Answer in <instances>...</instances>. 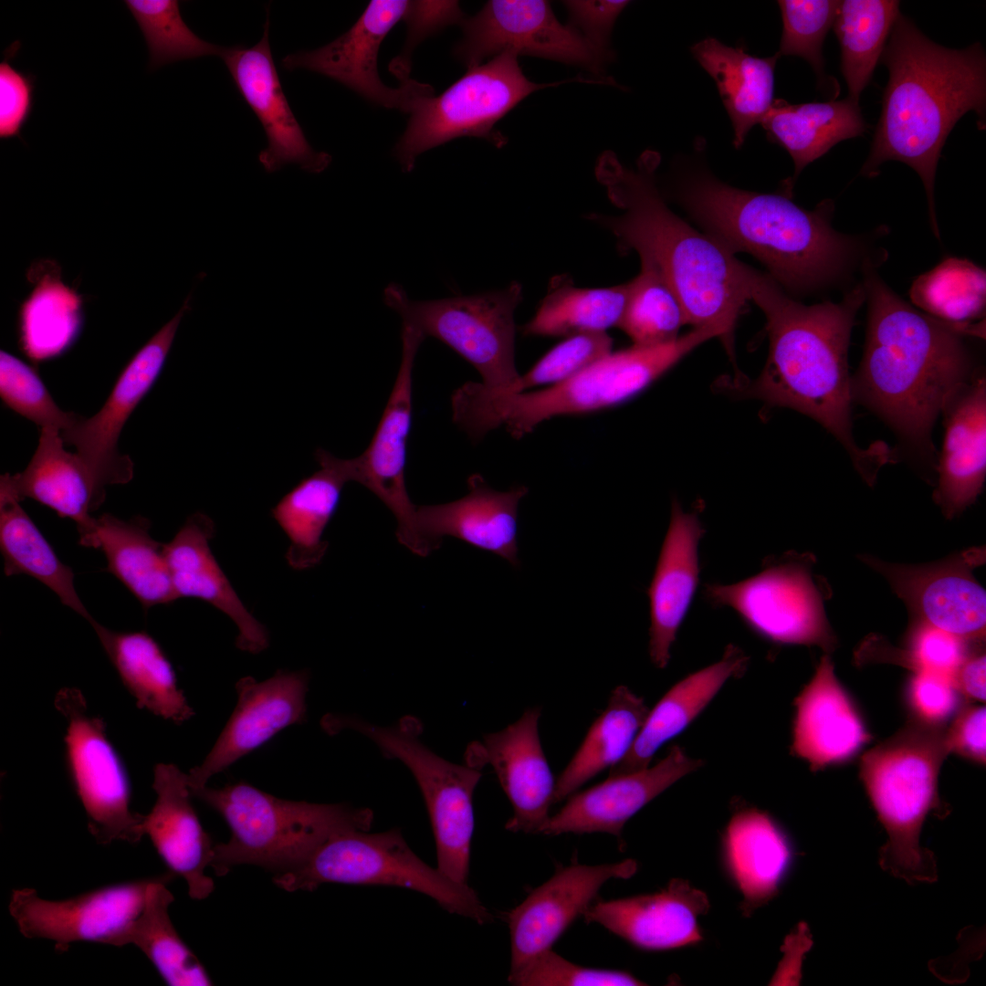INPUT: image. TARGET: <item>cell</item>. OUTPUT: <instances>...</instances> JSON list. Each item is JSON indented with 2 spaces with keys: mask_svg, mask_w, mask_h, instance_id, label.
<instances>
[{
  "mask_svg": "<svg viewBox=\"0 0 986 986\" xmlns=\"http://www.w3.org/2000/svg\"><path fill=\"white\" fill-rule=\"evenodd\" d=\"M750 296L763 311L770 346L766 364L753 381L720 379L717 386L771 406L791 408L819 423L844 447L866 483L893 459L884 443L860 447L852 433L848 348L857 311L865 301L862 283L841 301L805 305L768 274L744 264Z\"/></svg>",
  "mask_w": 986,
  "mask_h": 986,
  "instance_id": "1",
  "label": "cell"
},
{
  "mask_svg": "<svg viewBox=\"0 0 986 986\" xmlns=\"http://www.w3.org/2000/svg\"><path fill=\"white\" fill-rule=\"evenodd\" d=\"M867 303L863 357L851 377L853 402L879 415L913 452L933 461V425L975 374L964 335L917 309L862 264Z\"/></svg>",
  "mask_w": 986,
  "mask_h": 986,
  "instance_id": "2",
  "label": "cell"
},
{
  "mask_svg": "<svg viewBox=\"0 0 986 986\" xmlns=\"http://www.w3.org/2000/svg\"><path fill=\"white\" fill-rule=\"evenodd\" d=\"M659 162L656 152L645 151L635 167H627L613 152H604L596 177L622 213H593L587 218L616 237L621 253L635 250L651 262L677 295L686 324L715 330L733 359L734 330L750 300L744 263L667 206L656 185Z\"/></svg>",
  "mask_w": 986,
  "mask_h": 986,
  "instance_id": "3",
  "label": "cell"
},
{
  "mask_svg": "<svg viewBox=\"0 0 986 986\" xmlns=\"http://www.w3.org/2000/svg\"><path fill=\"white\" fill-rule=\"evenodd\" d=\"M880 62L888 70L882 110L870 153L860 174L874 177L887 161H899L919 175L928 199L932 231L939 238L934 184L942 148L957 121L978 115L985 129L986 55L977 42L963 49L928 38L900 14Z\"/></svg>",
  "mask_w": 986,
  "mask_h": 986,
  "instance_id": "4",
  "label": "cell"
},
{
  "mask_svg": "<svg viewBox=\"0 0 986 986\" xmlns=\"http://www.w3.org/2000/svg\"><path fill=\"white\" fill-rule=\"evenodd\" d=\"M678 200L707 235L733 255H752L789 295L835 282L855 257V240L832 226V200L807 210L787 193L739 189L706 172L683 181Z\"/></svg>",
  "mask_w": 986,
  "mask_h": 986,
  "instance_id": "5",
  "label": "cell"
},
{
  "mask_svg": "<svg viewBox=\"0 0 986 986\" xmlns=\"http://www.w3.org/2000/svg\"><path fill=\"white\" fill-rule=\"evenodd\" d=\"M715 337L711 329L694 328L666 344L612 351L575 376L537 391L494 392L468 382L452 394L453 421L473 440L499 426L520 438L552 417L591 413L627 401Z\"/></svg>",
  "mask_w": 986,
  "mask_h": 986,
  "instance_id": "6",
  "label": "cell"
},
{
  "mask_svg": "<svg viewBox=\"0 0 986 986\" xmlns=\"http://www.w3.org/2000/svg\"><path fill=\"white\" fill-rule=\"evenodd\" d=\"M949 753L943 728L912 720L861 759L860 779L887 834L880 866L908 884L938 878L935 856L919 837L927 815L942 810L938 780Z\"/></svg>",
  "mask_w": 986,
  "mask_h": 986,
  "instance_id": "7",
  "label": "cell"
},
{
  "mask_svg": "<svg viewBox=\"0 0 986 986\" xmlns=\"http://www.w3.org/2000/svg\"><path fill=\"white\" fill-rule=\"evenodd\" d=\"M191 792L218 813L231 832L226 843L214 846L211 867L218 876L240 865L286 871L333 834L369 831L373 820L368 808L280 799L246 782L205 785Z\"/></svg>",
  "mask_w": 986,
  "mask_h": 986,
  "instance_id": "8",
  "label": "cell"
},
{
  "mask_svg": "<svg viewBox=\"0 0 986 986\" xmlns=\"http://www.w3.org/2000/svg\"><path fill=\"white\" fill-rule=\"evenodd\" d=\"M288 892L313 891L325 883L404 887L428 896L446 911L478 924L493 920L468 884H460L420 859L399 829L347 830L320 844L299 865L273 877Z\"/></svg>",
  "mask_w": 986,
  "mask_h": 986,
  "instance_id": "9",
  "label": "cell"
},
{
  "mask_svg": "<svg viewBox=\"0 0 986 986\" xmlns=\"http://www.w3.org/2000/svg\"><path fill=\"white\" fill-rule=\"evenodd\" d=\"M327 732L345 729L371 740L384 754L404 764L417 782L429 814L436 848V868L460 884H467L474 832L473 794L481 778L478 768L450 762L419 739V724L404 718L392 726H377L352 715L329 714Z\"/></svg>",
  "mask_w": 986,
  "mask_h": 986,
  "instance_id": "10",
  "label": "cell"
},
{
  "mask_svg": "<svg viewBox=\"0 0 986 986\" xmlns=\"http://www.w3.org/2000/svg\"><path fill=\"white\" fill-rule=\"evenodd\" d=\"M522 298L517 281L498 290L430 300L410 299L397 283L383 290L384 304L400 316L402 325L447 345L476 368L485 388L495 392L510 390L520 375L514 313Z\"/></svg>",
  "mask_w": 986,
  "mask_h": 986,
  "instance_id": "11",
  "label": "cell"
},
{
  "mask_svg": "<svg viewBox=\"0 0 986 986\" xmlns=\"http://www.w3.org/2000/svg\"><path fill=\"white\" fill-rule=\"evenodd\" d=\"M559 83L530 80L519 65L518 56L510 52L467 68L440 95L418 101L395 145V157L409 173L418 155L458 137L484 138L501 147L506 139L494 129L496 123L530 94Z\"/></svg>",
  "mask_w": 986,
  "mask_h": 986,
  "instance_id": "12",
  "label": "cell"
},
{
  "mask_svg": "<svg viewBox=\"0 0 986 986\" xmlns=\"http://www.w3.org/2000/svg\"><path fill=\"white\" fill-rule=\"evenodd\" d=\"M55 707L67 721V765L89 833L100 844H138L144 836L143 814L131 809L129 778L102 719L89 711L84 696L75 687L61 688Z\"/></svg>",
  "mask_w": 986,
  "mask_h": 986,
  "instance_id": "13",
  "label": "cell"
},
{
  "mask_svg": "<svg viewBox=\"0 0 986 986\" xmlns=\"http://www.w3.org/2000/svg\"><path fill=\"white\" fill-rule=\"evenodd\" d=\"M705 597L732 608L756 635L777 645L834 649L822 593L806 561L787 557L733 584H708Z\"/></svg>",
  "mask_w": 986,
  "mask_h": 986,
  "instance_id": "14",
  "label": "cell"
},
{
  "mask_svg": "<svg viewBox=\"0 0 986 986\" xmlns=\"http://www.w3.org/2000/svg\"><path fill=\"white\" fill-rule=\"evenodd\" d=\"M402 357L398 373L380 422L368 447L357 457L341 459L349 482L372 492L393 513L400 544L425 557L433 549L416 526V505L408 495L404 469L412 425L413 369L417 351L425 339L418 330L402 325Z\"/></svg>",
  "mask_w": 986,
  "mask_h": 986,
  "instance_id": "15",
  "label": "cell"
},
{
  "mask_svg": "<svg viewBox=\"0 0 986 986\" xmlns=\"http://www.w3.org/2000/svg\"><path fill=\"white\" fill-rule=\"evenodd\" d=\"M155 878L106 886L61 900L40 897L34 888H17L12 891L8 908L24 937L50 940L58 951L79 941L123 947Z\"/></svg>",
  "mask_w": 986,
  "mask_h": 986,
  "instance_id": "16",
  "label": "cell"
},
{
  "mask_svg": "<svg viewBox=\"0 0 986 986\" xmlns=\"http://www.w3.org/2000/svg\"><path fill=\"white\" fill-rule=\"evenodd\" d=\"M456 57L467 68L503 52L575 65L599 73L608 58L570 25H562L543 0H491L460 24Z\"/></svg>",
  "mask_w": 986,
  "mask_h": 986,
  "instance_id": "17",
  "label": "cell"
},
{
  "mask_svg": "<svg viewBox=\"0 0 986 986\" xmlns=\"http://www.w3.org/2000/svg\"><path fill=\"white\" fill-rule=\"evenodd\" d=\"M190 295L175 316L132 357L116 381L103 406L93 416L80 418L61 432L73 446L98 485L129 483L133 463L118 448L121 432L139 403L158 379L166 362L179 324L190 309Z\"/></svg>",
  "mask_w": 986,
  "mask_h": 986,
  "instance_id": "18",
  "label": "cell"
},
{
  "mask_svg": "<svg viewBox=\"0 0 986 986\" xmlns=\"http://www.w3.org/2000/svg\"><path fill=\"white\" fill-rule=\"evenodd\" d=\"M408 3L371 1L347 32L320 48L288 55L281 65L288 70L304 68L325 75L376 105L410 114L421 99L434 95L433 88L411 79L397 88L388 87L377 68L381 43L403 18Z\"/></svg>",
  "mask_w": 986,
  "mask_h": 986,
  "instance_id": "19",
  "label": "cell"
},
{
  "mask_svg": "<svg viewBox=\"0 0 986 986\" xmlns=\"http://www.w3.org/2000/svg\"><path fill=\"white\" fill-rule=\"evenodd\" d=\"M981 551L921 565L892 563L864 556L865 563L884 576L894 593L922 622L969 642L985 637L986 593L972 575Z\"/></svg>",
  "mask_w": 986,
  "mask_h": 986,
  "instance_id": "20",
  "label": "cell"
},
{
  "mask_svg": "<svg viewBox=\"0 0 986 986\" xmlns=\"http://www.w3.org/2000/svg\"><path fill=\"white\" fill-rule=\"evenodd\" d=\"M309 674L279 669L267 679L244 677L236 684V705L204 760L187 773L191 791L257 750L282 729L302 723Z\"/></svg>",
  "mask_w": 986,
  "mask_h": 986,
  "instance_id": "21",
  "label": "cell"
},
{
  "mask_svg": "<svg viewBox=\"0 0 986 986\" xmlns=\"http://www.w3.org/2000/svg\"><path fill=\"white\" fill-rule=\"evenodd\" d=\"M636 871L637 863L633 859L596 865L575 864L557 871L533 889L507 916L511 951L509 976L551 949L593 903L604 883L613 878L627 879Z\"/></svg>",
  "mask_w": 986,
  "mask_h": 986,
  "instance_id": "22",
  "label": "cell"
},
{
  "mask_svg": "<svg viewBox=\"0 0 986 986\" xmlns=\"http://www.w3.org/2000/svg\"><path fill=\"white\" fill-rule=\"evenodd\" d=\"M268 29L267 19L263 36L255 46L225 47L221 58L265 131L267 145L258 154L265 170L274 173L293 163L308 173H320L332 158L310 146L290 109L272 58Z\"/></svg>",
  "mask_w": 986,
  "mask_h": 986,
  "instance_id": "23",
  "label": "cell"
},
{
  "mask_svg": "<svg viewBox=\"0 0 986 986\" xmlns=\"http://www.w3.org/2000/svg\"><path fill=\"white\" fill-rule=\"evenodd\" d=\"M540 708L527 709L500 731L484 735L469 749L468 764H489L494 769L512 807L506 829L540 833L550 817L555 783L539 737Z\"/></svg>",
  "mask_w": 986,
  "mask_h": 986,
  "instance_id": "24",
  "label": "cell"
},
{
  "mask_svg": "<svg viewBox=\"0 0 986 986\" xmlns=\"http://www.w3.org/2000/svg\"><path fill=\"white\" fill-rule=\"evenodd\" d=\"M703 763L702 760L689 757L683 748L674 745L653 767L609 776L595 786L572 794L557 813L550 815L540 834L607 833L620 837L625 823L633 815Z\"/></svg>",
  "mask_w": 986,
  "mask_h": 986,
  "instance_id": "25",
  "label": "cell"
},
{
  "mask_svg": "<svg viewBox=\"0 0 986 986\" xmlns=\"http://www.w3.org/2000/svg\"><path fill=\"white\" fill-rule=\"evenodd\" d=\"M708 909L704 892L672 879L656 893L593 903L582 917L637 948L666 950L700 941L698 919Z\"/></svg>",
  "mask_w": 986,
  "mask_h": 986,
  "instance_id": "26",
  "label": "cell"
},
{
  "mask_svg": "<svg viewBox=\"0 0 986 986\" xmlns=\"http://www.w3.org/2000/svg\"><path fill=\"white\" fill-rule=\"evenodd\" d=\"M467 494L456 500L416 506L419 533L434 551L450 536L519 567L518 510L528 488L498 491L479 474L467 478Z\"/></svg>",
  "mask_w": 986,
  "mask_h": 986,
  "instance_id": "27",
  "label": "cell"
},
{
  "mask_svg": "<svg viewBox=\"0 0 986 986\" xmlns=\"http://www.w3.org/2000/svg\"><path fill=\"white\" fill-rule=\"evenodd\" d=\"M155 802L143 814L142 831L171 873L181 876L193 899H205L214 890L205 869L211 866L214 846L192 804L187 773L173 763L154 768Z\"/></svg>",
  "mask_w": 986,
  "mask_h": 986,
  "instance_id": "28",
  "label": "cell"
},
{
  "mask_svg": "<svg viewBox=\"0 0 986 986\" xmlns=\"http://www.w3.org/2000/svg\"><path fill=\"white\" fill-rule=\"evenodd\" d=\"M792 753L813 771L855 757L870 740L864 722L823 656L794 700Z\"/></svg>",
  "mask_w": 986,
  "mask_h": 986,
  "instance_id": "29",
  "label": "cell"
},
{
  "mask_svg": "<svg viewBox=\"0 0 986 986\" xmlns=\"http://www.w3.org/2000/svg\"><path fill=\"white\" fill-rule=\"evenodd\" d=\"M215 524L204 513L189 516L173 539L164 544L173 585L179 598L205 601L236 624V646L257 654L269 645L266 627L246 609L218 564L210 547Z\"/></svg>",
  "mask_w": 986,
  "mask_h": 986,
  "instance_id": "30",
  "label": "cell"
},
{
  "mask_svg": "<svg viewBox=\"0 0 986 986\" xmlns=\"http://www.w3.org/2000/svg\"><path fill=\"white\" fill-rule=\"evenodd\" d=\"M938 464L937 504L952 518L972 504L986 476V381L974 374L947 402Z\"/></svg>",
  "mask_w": 986,
  "mask_h": 986,
  "instance_id": "31",
  "label": "cell"
},
{
  "mask_svg": "<svg viewBox=\"0 0 986 986\" xmlns=\"http://www.w3.org/2000/svg\"><path fill=\"white\" fill-rule=\"evenodd\" d=\"M703 529L694 513L672 504L671 519L647 590L650 608L649 655L665 668L677 633L688 611L698 581V542Z\"/></svg>",
  "mask_w": 986,
  "mask_h": 986,
  "instance_id": "32",
  "label": "cell"
},
{
  "mask_svg": "<svg viewBox=\"0 0 986 986\" xmlns=\"http://www.w3.org/2000/svg\"><path fill=\"white\" fill-rule=\"evenodd\" d=\"M64 445L60 430L41 428L27 467L15 475H2L0 488L19 501L32 498L60 518L72 519L79 532L89 525L91 513L102 505L106 491L78 454L68 452Z\"/></svg>",
  "mask_w": 986,
  "mask_h": 986,
  "instance_id": "33",
  "label": "cell"
},
{
  "mask_svg": "<svg viewBox=\"0 0 986 986\" xmlns=\"http://www.w3.org/2000/svg\"><path fill=\"white\" fill-rule=\"evenodd\" d=\"M150 520L137 516L129 520L110 513L93 517L79 532V543L102 551L106 571L113 574L146 611L177 600L164 553V544L155 540Z\"/></svg>",
  "mask_w": 986,
  "mask_h": 986,
  "instance_id": "34",
  "label": "cell"
},
{
  "mask_svg": "<svg viewBox=\"0 0 986 986\" xmlns=\"http://www.w3.org/2000/svg\"><path fill=\"white\" fill-rule=\"evenodd\" d=\"M748 658L735 645H729L718 662L694 672L675 684L649 710L632 747L610 768L609 776L646 769L656 752L684 731L707 708L724 684L740 677Z\"/></svg>",
  "mask_w": 986,
  "mask_h": 986,
  "instance_id": "35",
  "label": "cell"
},
{
  "mask_svg": "<svg viewBox=\"0 0 986 986\" xmlns=\"http://www.w3.org/2000/svg\"><path fill=\"white\" fill-rule=\"evenodd\" d=\"M727 868L743 896L747 915L777 893L792 861L790 841L767 813L741 808L729 819L723 835Z\"/></svg>",
  "mask_w": 986,
  "mask_h": 986,
  "instance_id": "36",
  "label": "cell"
},
{
  "mask_svg": "<svg viewBox=\"0 0 986 986\" xmlns=\"http://www.w3.org/2000/svg\"><path fill=\"white\" fill-rule=\"evenodd\" d=\"M314 456L320 469L300 480L271 509L289 541L288 563L297 571L317 566L325 556L328 542L322 536L349 482L341 458L321 448Z\"/></svg>",
  "mask_w": 986,
  "mask_h": 986,
  "instance_id": "37",
  "label": "cell"
},
{
  "mask_svg": "<svg viewBox=\"0 0 986 986\" xmlns=\"http://www.w3.org/2000/svg\"><path fill=\"white\" fill-rule=\"evenodd\" d=\"M89 624L141 708L176 724L194 716L171 662L153 637L143 631H112L95 619Z\"/></svg>",
  "mask_w": 986,
  "mask_h": 986,
  "instance_id": "38",
  "label": "cell"
},
{
  "mask_svg": "<svg viewBox=\"0 0 986 986\" xmlns=\"http://www.w3.org/2000/svg\"><path fill=\"white\" fill-rule=\"evenodd\" d=\"M691 52L714 79L731 121L733 145L740 148L775 100L774 69L780 56L754 57L741 47H729L713 37L696 43Z\"/></svg>",
  "mask_w": 986,
  "mask_h": 986,
  "instance_id": "39",
  "label": "cell"
},
{
  "mask_svg": "<svg viewBox=\"0 0 986 986\" xmlns=\"http://www.w3.org/2000/svg\"><path fill=\"white\" fill-rule=\"evenodd\" d=\"M760 124L768 140L781 145L792 158L794 174L785 187L789 194L804 167L838 142L860 136L866 129L859 101L849 97L802 104L775 99Z\"/></svg>",
  "mask_w": 986,
  "mask_h": 986,
  "instance_id": "40",
  "label": "cell"
},
{
  "mask_svg": "<svg viewBox=\"0 0 986 986\" xmlns=\"http://www.w3.org/2000/svg\"><path fill=\"white\" fill-rule=\"evenodd\" d=\"M649 708L644 698L625 686L611 693L606 708L590 727L581 746L555 783L553 803L621 760L632 747Z\"/></svg>",
  "mask_w": 986,
  "mask_h": 986,
  "instance_id": "41",
  "label": "cell"
},
{
  "mask_svg": "<svg viewBox=\"0 0 986 986\" xmlns=\"http://www.w3.org/2000/svg\"><path fill=\"white\" fill-rule=\"evenodd\" d=\"M0 551L6 576L28 575L48 587L64 605L89 623L94 619L78 595L72 569L58 559L20 501L3 488H0Z\"/></svg>",
  "mask_w": 986,
  "mask_h": 986,
  "instance_id": "42",
  "label": "cell"
},
{
  "mask_svg": "<svg viewBox=\"0 0 986 986\" xmlns=\"http://www.w3.org/2000/svg\"><path fill=\"white\" fill-rule=\"evenodd\" d=\"M629 281L605 288H581L569 275L554 276L534 316L521 328L527 336L559 337L606 332L618 327Z\"/></svg>",
  "mask_w": 986,
  "mask_h": 986,
  "instance_id": "43",
  "label": "cell"
},
{
  "mask_svg": "<svg viewBox=\"0 0 986 986\" xmlns=\"http://www.w3.org/2000/svg\"><path fill=\"white\" fill-rule=\"evenodd\" d=\"M985 270L968 259L948 257L918 276L911 285L912 303L964 335L982 337Z\"/></svg>",
  "mask_w": 986,
  "mask_h": 986,
  "instance_id": "44",
  "label": "cell"
},
{
  "mask_svg": "<svg viewBox=\"0 0 986 986\" xmlns=\"http://www.w3.org/2000/svg\"><path fill=\"white\" fill-rule=\"evenodd\" d=\"M899 15V1H840L833 26L840 44L841 71L849 98L859 101Z\"/></svg>",
  "mask_w": 986,
  "mask_h": 986,
  "instance_id": "45",
  "label": "cell"
},
{
  "mask_svg": "<svg viewBox=\"0 0 986 986\" xmlns=\"http://www.w3.org/2000/svg\"><path fill=\"white\" fill-rule=\"evenodd\" d=\"M173 875L170 872L155 878L144 910L131 929L129 944L146 955L168 985H212L205 967L183 941L169 917V906L174 898L166 884Z\"/></svg>",
  "mask_w": 986,
  "mask_h": 986,
  "instance_id": "46",
  "label": "cell"
},
{
  "mask_svg": "<svg viewBox=\"0 0 986 986\" xmlns=\"http://www.w3.org/2000/svg\"><path fill=\"white\" fill-rule=\"evenodd\" d=\"M641 260L639 274L629 281L625 308L618 327L633 345L651 347L676 341L686 324L682 306L662 273Z\"/></svg>",
  "mask_w": 986,
  "mask_h": 986,
  "instance_id": "47",
  "label": "cell"
},
{
  "mask_svg": "<svg viewBox=\"0 0 986 986\" xmlns=\"http://www.w3.org/2000/svg\"><path fill=\"white\" fill-rule=\"evenodd\" d=\"M80 301L61 282L47 278L38 284L22 311L24 349L34 360L62 352L80 325Z\"/></svg>",
  "mask_w": 986,
  "mask_h": 986,
  "instance_id": "48",
  "label": "cell"
},
{
  "mask_svg": "<svg viewBox=\"0 0 986 986\" xmlns=\"http://www.w3.org/2000/svg\"><path fill=\"white\" fill-rule=\"evenodd\" d=\"M149 49V68L204 56L222 57L225 50L195 35L184 23L176 0H125Z\"/></svg>",
  "mask_w": 986,
  "mask_h": 986,
  "instance_id": "49",
  "label": "cell"
},
{
  "mask_svg": "<svg viewBox=\"0 0 986 986\" xmlns=\"http://www.w3.org/2000/svg\"><path fill=\"white\" fill-rule=\"evenodd\" d=\"M839 4L835 0L778 1L783 26L777 54L805 59L822 84L826 81L823 44L834 25Z\"/></svg>",
  "mask_w": 986,
  "mask_h": 986,
  "instance_id": "50",
  "label": "cell"
},
{
  "mask_svg": "<svg viewBox=\"0 0 986 986\" xmlns=\"http://www.w3.org/2000/svg\"><path fill=\"white\" fill-rule=\"evenodd\" d=\"M0 395L5 405L40 429L63 432L81 416L60 409L37 371L4 351L0 353Z\"/></svg>",
  "mask_w": 986,
  "mask_h": 986,
  "instance_id": "51",
  "label": "cell"
},
{
  "mask_svg": "<svg viewBox=\"0 0 986 986\" xmlns=\"http://www.w3.org/2000/svg\"><path fill=\"white\" fill-rule=\"evenodd\" d=\"M612 347L613 340L606 332H582L567 336L528 372L520 374L516 384L504 393H520L537 386L549 387L560 383L609 354Z\"/></svg>",
  "mask_w": 986,
  "mask_h": 986,
  "instance_id": "52",
  "label": "cell"
},
{
  "mask_svg": "<svg viewBox=\"0 0 986 986\" xmlns=\"http://www.w3.org/2000/svg\"><path fill=\"white\" fill-rule=\"evenodd\" d=\"M508 981L517 986H636L645 984L625 971L592 969L572 963L551 949L539 953L518 972L508 976Z\"/></svg>",
  "mask_w": 986,
  "mask_h": 986,
  "instance_id": "53",
  "label": "cell"
},
{
  "mask_svg": "<svg viewBox=\"0 0 986 986\" xmlns=\"http://www.w3.org/2000/svg\"><path fill=\"white\" fill-rule=\"evenodd\" d=\"M969 641L926 623L915 622L907 641L905 660L913 671L954 676L970 654Z\"/></svg>",
  "mask_w": 986,
  "mask_h": 986,
  "instance_id": "54",
  "label": "cell"
},
{
  "mask_svg": "<svg viewBox=\"0 0 986 986\" xmlns=\"http://www.w3.org/2000/svg\"><path fill=\"white\" fill-rule=\"evenodd\" d=\"M960 697L952 677L929 671H914L907 688L913 721L930 727L943 728L960 709Z\"/></svg>",
  "mask_w": 986,
  "mask_h": 986,
  "instance_id": "55",
  "label": "cell"
},
{
  "mask_svg": "<svg viewBox=\"0 0 986 986\" xmlns=\"http://www.w3.org/2000/svg\"><path fill=\"white\" fill-rule=\"evenodd\" d=\"M407 37L401 54L390 64V70L401 82L410 79L411 57L414 47L446 26L461 24L464 14L456 1H409L402 18Z\"/></svg>",
  "mask_w": 986,
  "mask_h": 986,
  "instance_id": "56",
  "label": "cell"
},
{
  "mask_svg": "<svg viewBox=\"0 0 986 986\" xmlns=\"http://www.w3.org/2000/svg\"><path fill=\"white\" fill-rule=\"evenodd\" d=\"M20 47L14 42L0 62V138L21 139V131L28 121L34 106L36 77L15 68L10 59ZM22 140V139H21Z\"/></svg>",
  "mask_w": 986,
  "mask_h": 986,
  "instance_id": "57",
  "label": "cell"
},
{
  "mask_svg": "<svg viewBox=\"0 0 986 986\" xmlns=\"http://www.w3.org/2000/svg\"><path fill=\"white\" fill-rule=\"evenodd\" d=\"M570 16V26L606 58L612 57L609 40L618 16L629 1H564Z\"/></svg>",
  "mask_w": 986,
  "mask_h": 986,
  "instance_id": "58",
  "label": "cell"
},
{
  "mask_svg": "<svg viewBox=\"0 0 986 986\" xmlns=\"http://www.w3.org/2000/svg\"><path fill=\"white\" fill-rule=\"evenodd\" d=\"M951 726L945 730L949 752L971 761L984 764L986 760V711L981 706L960 708Z\"/></svg>",
  "mask_w": 986,
  "mask_h": 986,
  "instance_id": "59",
  "label": "cell"
},
{
  "mask_svg": "<svg viewBox=\"0 0 986 986\" xmlns=\"http://www.w3.org/2000/svg\"><path fill=\"white\" fill-rule=\"evenodd\" d=\"M985 655L970 653L953 676L961 696L985 700Z\"/></svg>",
  "mask_w": 986,
  "mask_h": 986,
  "instance_id": "60",
  "label": "cell"
}]
</instances>
